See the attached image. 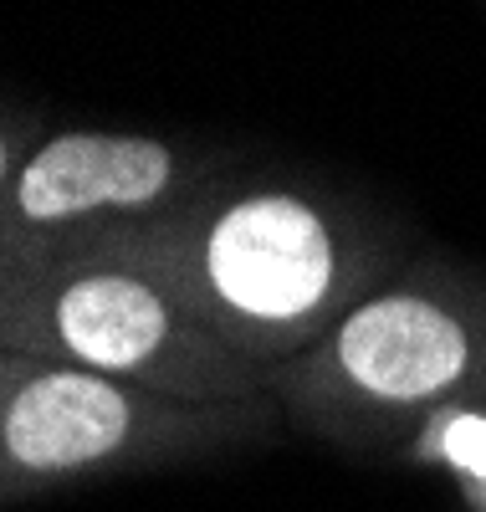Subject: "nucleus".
I'll return each instance as SVG.
<instances>
[{"label":"nucleus","instance_id":"nucleus-1","mask_svg":"<svg viewBox=\"0 0 486 512\" xmlns=\"http://www.w3.org/2000/svg\"><path fill=\"white\" fill-rule=\"evenodd\" d=\"M118 236L220 349L267 384L389 277L359 221L292 185L205 180Z\"/></svg>","mask_w":486,"mask_h":512},{"label":"nucleus","instance_id":"nucleus-2","mask_svg":"<svg viewBox=\"0 0 486 512\" xmlns=\"http://www.w3.org/2000/svg\"><path fill=\"white\" fill-rule=\"evenodd\" d=\"M0 344L180 405H267L272 384L159 287L118 231L0 256Z\"/></svg>","mask_w":486,"mask_h":512},{"label":"nucleus","instance_id":"nucleus-3","mask_svg":"<svg viewBox=\"0 0 486 512\" xmlns=\"http://www.w3.org/2000/svg\"><path fill=\"white\" fill-rule=\"evenodd\" d=\"M272 400L323 436H379L435 410L486 405V297L446 272L384 282L272 374Z\"/></svg>","mask_w":486,"mask_h":512},{"label":"nucleus","instance_id":"nucleus-4","mask_svg":"<svg viewBox=\"0 0 486 512\" xmlns=\"http://www.w3.org/2000/svg\"><path fill=\"white\" fill-rule=\"evenodd\" d=\"M267 405H180L87 369L11 354L0 374V507L62 482L215 456L256 436Z\"/></svg>","mask_w":486,"mask_h":512},{"label":"nucleus","instance_id":"nucleus-5","mask_svg":"<svg viewBox=\"0 0 486 512\" xmlns=\"http://www.w3.org/2000/svg\"><path fill=\"white\" fill-rule=\"evenodd\" d=\"M200 180V159L154 134L67 128L21 154L0 200V256L41 251L77 236L123 231L164 216Z\"/></svg>","mask_w":486,"mask_h":512},{"label":"nucleus","instance_id":"nucleus-6","mask_svg":"<svg viewBox=\"0 0 486 512\" xmlns=\"http://www.w3.org/2000/svg\"><path fill=\"white\" fill-rule=\"evenodd\" d=\"M420 451L446 456L466 477L486 487V405H461V410H435L425 415Z\"/></svg>","mask_w":486,"mask_h":512},{"label":"nucleus","instance_id":"nucleus-7","mask_svg":"<svg viewBox=\"0 0 486 512\" xmlns=\"http://www.w3.org/2000/svg\"><path fill=\"white\" fill-rule=\"evenodd\" d=\"M16 169H21L16 139H11V128L0 123V200H6V190H11V180H16Z\"/></svg>","mask_w":486,"mask_h":512},{"label":"nucleus","instance_id":"nucleus-8","mask_svg":"<svg viewBox=\"0 0 486 512\" xmlns=\"http://www.w3.org/2000/svg\"><path fill=\"white\" fill-rule=\"evenodd\" d=\"M11 369V354H6V344H0V374H6Z\"/></svg>","mask_w":486,"mask_h":512}]
</instances>
